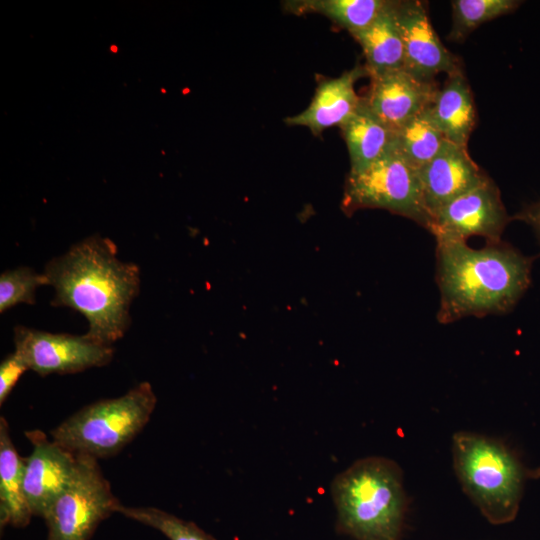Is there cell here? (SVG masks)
<instances>
[{
	"instance_id": "9a60e30c",
	"label": "cell",
	"mask_w": 540,
	"mask_h": 540,
	"mask_svg": "<svg viewBox=\"0 0 540 540\" xmlns=\"http://www.w3.org/2000/svg\"><path fill=\"white\" fill-rule=\"evenodd\" d=\"M429 110L447 141L467 146L477 123V112L473 93L463 70L447 75Z\"/></svg>"
},
{
	"instance_id": "ac0fdd59",
	"label": "cell",
	"mask_w": 540,
	"mask_h": 540,
	"mask_svg": "<svg viewBox=\"0 0 540 540\" xmlns=\"http://www.w3.org/2000/svg\"><path fill=\"white\" fill-rule=\"evenodd\" d=\"M350 160V174H357L381 158L392 146L394 132L367 107L362 96L356 112L340 127Z\"/></svg>"
},
{
	"instance_id": "7c38bea8",
	"label": "cell",
	"mask_w": 540,
	"mask_h": 540,
	"mask_svg": "<svg viewBox=\"0 0 540 540\" xmlns=\"http://www.w3.org/2000/svg\"><path fill=\"white\" fill-rule=\"evenodd\" d=\"M369 78L370 85L362 98L393 132L427 109L439 88L435 80L420 79L404 68Z\"/></svg>"
},
{
	"instance_id": "5bb4252c",
	"label": "cell",
	"mask_w": 540,
	"mask_h": 540,
	"mask_svg": "<svg viewBox=\"0 0 540 540\" xmlns=\"http://www.w3.org/2000/svg\"><path fill=\"white\" fill-rule=\"evenodd\" d=\"M369 74L364 65H357L336 78L319 83L309 106L301 113L287 117L290 126H304L314 135L327 128L341 127L357 110L361 96L355 91V83Z\"/></svg>"
},
{
	"instance_id": "6da1fadb",
	"label": "cell",
	"mask_w": 540,
	"mask_h": 540,
	"mask_svg": "<svg viewBox=\"0 0 540 540\" xmlns=\"http://www.w3.org/2000/svg\"><path fill=\"white\" fill-rule=\"evenodd\" d=\"M43 273L55 290L51 304L86 317L87 338L111 345L125 335L131 303L140 291V269L121 261L109 238L93 235L81 240L50 260Z\"/></svg>"
},
{
	"instance_id": "8fae6325",
	"label": "cell",
	"mask_w": 540,
	"mask_h": 540,
	"mask_svg": "<svg viewBox=\"0 0 540 540\" xmlns=\"http://www.w3.org/2000/svg\"><path fill=\"white\" fill-rule=\"evenodd\" d=\"M33 445L26 459L24 492L32 514L44 518L57 498L74 479L78 455L40 430L26 432Z\"/></svg>"
},
{
	"instance_id": "52a82bcc",
	"label": "cell",
	"mask_w": 540,
	"mask_h": 540,
	"mask_svg": "<svg viewBox=\"0 0 540 540\" xmlns=\"http://www.w3.org/2000/svg\"><path fill=\"white\" fill-rule=\"evenodd\" d=\"M78 455L76 475L43 518L47 540H90L98 525L117 512L112 493L97 459Z\"/></svg>"
},
{
	"instance_id": "4fadbf2b",
	"label": "cell",
	"mask_w": 540,
	"mask_h": 540,
	"mask_svg": "<svg viewBox=\"0 0 540 540\" xmlns=\"http://www.w3.org/2000/svg\"><path fill=\"white\" fill-rule=\"evenodd\" d=\"M418 172L424 201L431 216L437 209L489 178L471 158L467 146L449 141Z\"/></svg>"
},
{
	"instance_id": "e0dca14e",
	"label": "cell",
	"mask_w": 540,
	"mask_h": 540,
	"mask_svg": "<svg viewBox=\"0 0 540 540\" xmlns=\"http://www.w3.org/2000/svg\"><path fill=\"white\" fill-rule=\"evenodd\" d=\"M26 460L15 449L7 421L0 418V526L26 527L33 516L24 492Z\"/></svg>"
},
{
	"instance_id": "cb8c5ba5",
	"label": "cell",
	"mask_w": 540,
	"mask_h": 540,
	"mask_svg": "<svg viewBox=\"0 0 540 540\" xmlns=\"http://www.w3.org/2000/svg\"><path fill=\"white\" fill-rule=\"evenodd\" d=\"M23 357L14 350L0 364V404L2 405L22 374L28 370Z\"/></svg>"
},
{
	"instance_id": "7402d4cb",
	"label": "cell",
	"mask_w": 540,
	"mask_h": 540,
	"mask_svg": "<svg viewBox=\"0 0 540 540\" xmlns=\"http://www.w3.org/2000/svg\"><path fill=\"white\" fill-rule=\"evenodd\" d=\"M117 513L159 531L169 540H215L193 522L156 507H131L120 504Z\"/></svg>"
},
{
	"instance_id": "603a6c76",
	"label": "cell",
	"mask_w": 540,
	"mask_h": 540,
	"mask_svg": "<svg viewBox=\"0 0 540 540\" xmlns=\"http://www.w3.org/2000/svg\"><path fill=\"white\" fill-rule=\"evenodd\" d=\"M49 285L44 273H37L30 267L9 269L0 275V312L20 304H35L36 290Z\"/></svg>"
},
{
	"instance_id": "44dd1931",
	"label": "cell",
	"mask_w": 540,
	"mask_h": 540,
	"mask_svg": "<svg viewBox=\"0 0 540 540\" xmlns=\"http://www.w3.org/2000/svg\"><path fill=\"white\" fill-rule=\"evenodd\" d=\"M521 3L517 0H453L452 27L448 38L462 42L483 23L514 12Z\"/></svg>"
},
{
	"instance_id": "7a4b0ae2",
	"label": "cell",
	"mask_w": 540,
	"mask_h": 540,
	"mask_svg": "<svg viewBox=\"0 0 540 540\" xmlns=\"http://www.w3.org/2000/svg\"><path fill=\"white\" fill-rule=\"evenodd\" d=\"M532 259L503 242L474 249L461 241H436L437 320L510 312L531 282Z\"/></svg>"
},
{
	"instance_id": "d4e9b609",
	"label": "cell",
	"mask_w": 540,
	"mask_h": 540,
	"mask_svg": "<svg viewBox=\"0 0 540 540\" xmlns=\"http://www.w3.org/2000/svg\"><path fill=\"white\" fill-rule=\"evenodd\" d=\"M512 219L525 222L532 227L540 242V200L525 206Z\"/></svg>"
},
{
	"instance_id": "ffe728a7",
	"label": "cell",
	"mask_w": 540,
	"mask_h": 540,
	"mask_svg": "<svg viewBox=\"0 0 540 540\" xmlns=\"http://www.w3.org/2000/svg\"><path fill=\"white\" fill-rule=\"evenodd\" d=\"M386 0H296L285 8L294 14L318 13L350 34L368 26L380 13Z\"/></svg>"
},
{
	"instance_id": "277c9868",
	"label": "cell",
	"mask_w": 540,
	"mask_h": 540,
	"mask_svg": "<svg viewBox=\"0 0 540 540\" xmlns=\"http://www.w3.org/2000/svg\"><path fill=\"white\" fill-rule=\"evenodd\" d=\"M454 473L469 500L493 525L513 521L533 470L502 440L473 431L452 437Z\"/></svg>"
},
{
	"instance_id": "8992f818",
	"label": "cell",
	"mask_w": 540,
	"mask_h": 540,
	"mask_svg": "<svg viewBox=\"0 0 540 540\" xmlns=\"http://www.w3.org/2000/svg\"><path fill=\"white\" fill-rule=\"evenodd\" d=\"M368 208L388 210L429 229L431 215L424 201L418 169L393 144L368 168L357 174L348 173L346 178L342 211L352 215Z\"/></svg>"
},
{
	"instance_id": "ba28073f",
	"label": "cell",
	"mask_w": 540,
	"mask_h": 540,
	"mask_svg": "<svg viewBox=\"0 0 540 540\" xmlns=\"http://www.w3.org/2000/svg\"><path fill=\"white\" fill-rule=\"evenodd\" d=\"M500 190L489 177L486 181L433 212L428 231L436 241H461L480 236L499 242L511 221Z\"/></svg>"
},
{
	"instance_id": "2e32d148",
	"label": "cell",
	"mask_w": 540,
	"mask_h": 540,
	"mask_svg": "<svg viewBox=\"0 0 540 540\" xmlns=\"http://www.w3.org/2000/svg\"><path fill=\"white\" fill-rule=\"evenodd\" d=\"M365 57L369 77L404 68V50L397 18V1L386 0L376 18L365 28L351 33Z\"/></svg>"
},
{
	"instance_id": "30bf717a",
	"label": "cell",
	"mask_w": 540,
	"mask_h": 540,
	"mask_svg": "<svg viewBox=\"0 0 540 540\" xmlns=\"http://www.w3.org/2000/svg\"><path fill=\"white\" fill-rule=\"evenodd\" d=\"M404 69L423 80H434L440 73L463 70L461 60L450 52L436 34L428 16L427 2L397 1Z\"/></svg>"
},
{
	"instance_id": "3957f363",
	"label": "cell",
	"mask_w": 540,
	"mask_h": 540,
	"mask_svg": "<svg viewBox=\"0 0 540 540\" xmlns=\"http://www.w3.org/2000/svg\"><path fill=\"white\" fill-rule=\"evenodd\" d=\"M336 528L354 540H401L408 496L403 471L383 456L363 457L332 480Z\"/></svg>"
},
{
	"instance_id": "d6986e66",
	"label": "cell",
	"mask_w": 540,
	"mask_h": 540,
	"mask_svg": "<svg viewBox=\"0 0 540 540\" xmlns=\"http://www.w3.org/2000/svg\"><path fill=\"white\" fill-rule=\"evenodd\" d=\"M446 141L428 107L394 132L393 146L410 165L420 169L440 152Z\"/></svg>"
},
{
	"instance_id": "9c48e42d",
	"label": "cell",
	"mask_w": 540,
	"mask_h": 540,
	"mask_svg": "<svg viewBox=\"0 0 540 540\" xmlns=\"http://www.w3.org/2000/svg\"><path fill=\"white\" fill-rule=\"evenodd\" d=\"M14 345L29 369L41 376L102 367L114 354L111 345L94 342L85 335L51 333L22 325L14 328Z\"/></svg>"
},
{
	"instance_id": "5b68a950",
	"label": "cell",
	"mask_w": 540,
	"mask_h": 540,
	"mask_svg": "<svg viewBox=\"0 0 540 540\" xmlns=\"http://www.w3.org/2000/svg\"><path fill=\"white\" fill-rule=\"evenodd\" d=\"M157 403L149 382L124 395L87 405L51 430L62 447L96 459L117 454L148 423Z\"/></svg>"
}]
</instances>
